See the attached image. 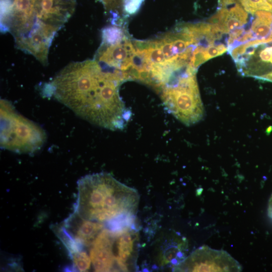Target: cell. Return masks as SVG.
<instances>
[{"instance_id":"2e32d148","label":"cell","mask_w":272,"mask_h":272,"mask_svg":"<svg viewBox=\"0 0 272 272\" xmlns=\"http://www.w3.org/2000/svg\"><path fill=\"white\" fill-rule=\"evenodd\" d=\"M144 0H123V10L128 15H133L140 9Z\"/></svg>"},{"instance_id":"e0dca14e","label":"cell","mask_w":272,"mask_h":272,"mask_svg":"<svg viewBox=\"0 0 272 272\" xmlns=\"http://www.w3.org/2000/svg\"><path fill=\"white\" fill-rule=\"evenodd\" d=\"M106 11L113 14L114 17L118 15V10L123 7V0H101Z\"/></svg>"},{"instance_id":"7c38bea8","label":"cell","mask_w":272,"mask_h":272,"mask_svg":"<svg viewBox=\"0 0 272 272\" xmlns=\"http://www.w3.org/2000/svg\"><path fill=\"white\" fill-rule=\"evenodd\" d=\"M244 9L253 14L259 10L272 12V0H236Z\"/></svg>"},{"instance_id":"ba28073f","label":"cell","mask_w":272,"mask_h":272,"mask_svg":"<svg viewBox=\"0 0 272 272\" xmlns=\"http://www.w3.org/2000/svg\"><path fill=\"white\" fill-rule=\"evenodd\" d=\"M134 52L131 40L126 38L115 45L101 44L94 59L104 71L119 73L131 65V57Z\"/></svg>"},{"instance_id":"277c9868","label":"cell","mask_w":272,"mask_h":272,"mask_svg":"<svg viewBox=\"0 0 272 272\" xmlns=\"http://www.w3.org/2000/svg\"><path fill=\"white\" fill-rule=\"evenodd\" d=\"M188 67L173 76L160 92L165 108L183 124L190 126L203 116V107L196 78Z\"/></svg>"},{"instance_id":"5b68a950","label":"cell","mask_w":272,"mask_h":272,"mask_svg":"<svg viewBox=\"0 0 272 272\" xmlns=\"http://www.w3.org/2000/svg\"><path fill=\"white\" fill-rule=\"evenodd\" d=\"M46 140L43 129L15 111L7 100H1V146L18 153L38 150Z\"/></svg>"},{"instance_id":"7a4b0ae2","label":"cell","mask_w":272,"mask_h":272,"mask_svg":"<svg viewBox=\"0 0 272 272\" xmlns=\"http://www.w3.org/2000/svg\"><path fill=\"white\" fill-rule=\"evenodd\" d=\"M139 199L136 189L121 183L110 174L94 173L78 180L74 212L83 219L108 224L135 216Z\"/></svg>"},{"instance_id":"8992f818","label":"cell","mask_w":272,"mask_h":272,"mask_svg":"<svg viewBox=\"0 0 272 272\" xmlns=\"http://www.w3.org/2000/svg\"><path fill=\"white\" fill-rule=\"evenodd\" d=\"M241 264L228 252L202 246L173 268L176 271H241Z\"/></svg>"},{"instance_id":"3957f363","label":"cell","mask_w":272,"mask_h":272,"mask_svg":"<svg viewBox=\"0 0 272 272\" xmlns=\"http://www.w3.org/2000/svg\"><path fill=\"white\" fill-rule=\"evenodd\" d=\"M135 227L104 229L92 245L90 256L96 271H128L135 266L139 246Z\"/></svg>"},{"instance_id":"d6986e66","label":"cell","mask_w":272,"mask_h":272,"mask_svg":"<svg viewBox=\"0 0 272 272\" xmlns=\"http://www.w3.org/2000/svg\"><path fill=\"white\" fill-rule=\"evenodd\" d=\"M264 81H268L272 83V73L266 76Z\"/></svg>"},{"instance_id":"9c48e42d","label":"cell","mask_w":272,"mask_h":272,"mask_svg":"<svg viewBox=\"0 0 272 272\" xmlns=\"http://www.w3.org/2000/svg\"><path fill=\"white\" fill-rule=\"evenodd\" d=\"M75 7V0H36L37 21L59 30L73 14Z\"/></svg>"},{"instance_id":"5bb4252c","label":"cell","mask_w":272,"mask_h":272,"mask_svg":"<svg viewBox=\"0 0 272 272\" xmlns=\"http://www.w3.org/2000/svg\"><path fill=\"white\" fill-rule=\"evenodd\" d=\"M133 47L137 52H144L151 49L160 46L159 39L154 40H139L133 39L131 40Z\"/></svg>"},{"instance_id":"52a82bcc","label":"cell","mask_w":272,"mask_h":272,"mask_svg":"<svg viewBox=\"0 0 272 272\" xmlns=\"http://www.w3.org/2000/svg\"><path fill=\"white\" fill-rule=\"evenodd\" d=\"M60 237L70 250H81L83 246L92 245L96 238L104 229L101 222L86 220L75 212L64 223Z\"/></svg>"},{"instance_id":"30bf717a","label":"cell","mask_w":272,"mask_h":272,"mask_svg":"<svg viewBox=\"0 0 272 272\" xmlns=\"http://www.w3.org/2000/svg\"><path fill=\"white\" fill-rule=\"evenodd\" d=\"M248 13L238 3L228 9L222 7L209 20L218 30L224 34H230L245 27L250 20Z\"/></svg>"},{"instance_id":"9a60e30c","label":"cell","mask_w":272,"mask_h":272,"mask_svg":"<svg viewBox=\"0 0 272 272\" xmlns=\"http://www.w3.org/2000/svg\"><path fill=\"white\" fill-rule=\"evenodd\" d=\"M146 56L151 64H162L165 63V58L160 46L146 51Z\"/></svg>"},{"instance_id":"4fadbf2b","label":"cell","mask_w":272,"mask_h":272,"mask_svg":"<svg viewBox=\"0 0 272 272\" xmlns=\"http://www.w3.org/2000/svg\"><path fill=\"white\" fill-rule=\"evenodd\" d=\"M74 266L80 271H86L91 266V259L86 252L79 251L71 254Z\"/></svg>"},{"instance_id":"6da1fadb","label":"cell","mask_w":272,"mask_h":272,"mask_svg":"<svg viewBox=\"0 0 272 272\" xmlns=\"http://www.w3.org/2000/svg\"><path fill=\"white\" fill-rule=\"evenodd\" d=\"M121 74L102 70L95 60L71 62L44 86L54 97L89 122L110 130L124 128L131 117L119 94Z\"/></svg>"},{"instance_id":"8fae6325","label":"cell","mask_w":272,"mask_h":272,"mask_svg":"<svg viewBox=\"0 0 272 272\" xmlns=\"http://www.w3.org/2000/svg\"><path fill=\"white\" fill-rule=\"evenodd\" d=\"M126 38L122 28L117 26H108L102 31L101 44L115 45L122 42Z\"/></svg>"},{"instance_id":"ac0fdd59","label":"cell","mask_w":272,"mask_h":272,"mask_svg":"<svg viewBox=\"0 0 272 272\" xmlns=\"http://www.w3.org/2000/svg\"><path fill=\"white\" fill-rule=\"evenodd\" d=\"M267 211L269 217L272 219V195L269 201Z\"/></svg>"}]
</instances>
